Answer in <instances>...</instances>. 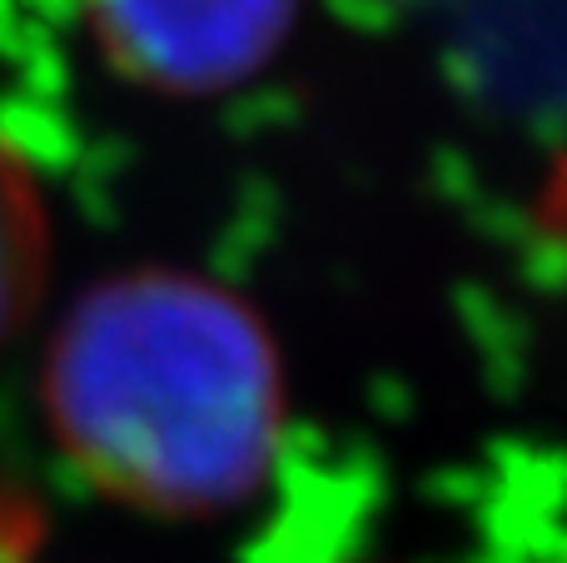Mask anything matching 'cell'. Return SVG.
<instances>
[{
	"label": "cell",
	"instance_id": "2",
	"mask_svg": "<svg viewBox=\"0 0 567 563\" xmlns=\"http://www.w3.org/2000/svg\"><path fill=\"white\" fill-rule=\"evenodd\" d=\"M468 105L567 145V0H389Z\"/></svg>",
	"mask_w": 567,
	"mask_h": 563
},
{
	"label": "cell",
	"instance_id": "1",
	"mask_svg": "<svg viewBox=\"0 0 567 563\" xmlns=\"http://www.w3.org/2000/svg\"><path fill=\"white\" fill-rule=\"evenodd\" d=\"M45 414L65 459L110 499L219 514L279 449V359L225 289L169 269L95 285L45 355Z\"/></svg>",
	"mask_w": 567,
	"mask_h": 563
},
{
	"label": "cell",
	"instance_id": "4",
	"mask_svg": "<svg viewBox=\"0 0 567 563\" xmlns=\"http://www.w3.org/2000/svg\"><path fill=\"white\" fill-rule=\"evenodd\" d=\"M50 269V225L40 190L16 150L0 145V345L25 325L45 289Z\"/></svg>",
	"mask_w": 567,
	"mask_h": 563
},
{
	"label": "cell",
	"instance_id": "6",
	"mask_svg": "<svg viewBox=\"0 0 567 563\" xmlns=\"http://www.w3.org/2000/svg\"><path fill=\"white\" fill-rule=\"evenodd\" d=\"M6 549H10V544H6V539H0V554H6Z\"/></svg>",
	"mask_w": 567,
	"mask_h": 563
},
{
	"label": "cell",
	"instance_id": "5",
	"mask_svg": "<svg viewBox=\"0 0 567 563\" xmlns=\"http://www.w3.org/2000/svg\"><path fill=\"white\" fill-rule=\"evenodd\" d=\"M548 215H553V229H563V235H567V160H563V170H558V185H553Z\"/></svg>",
	"mask_w": 567,
	"mask_h": 563
},
{
	"label": "cell",
	"instance_id": "3",
	"mask_svg": "<svg viewBox=\"0 0 567 563\" xmlns=\"http://www.w3.org/2000/svg\"><path fill=\"white\" fill-rule=\"evenodd\" d=\"M105 60L159 95L235 90L284 45L299 0H85Z\"/></svg>",
	"mask_w": 567,
	"mask_h": 563
}]
</instances>
